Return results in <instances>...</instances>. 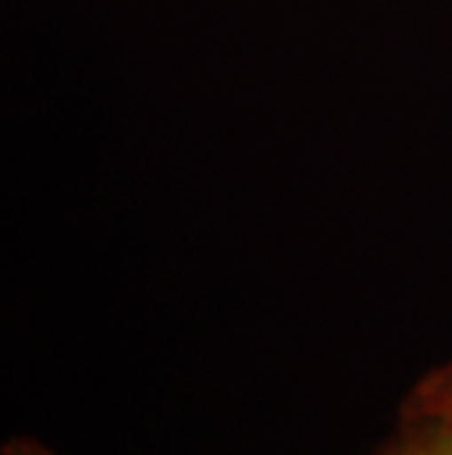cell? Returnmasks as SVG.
Instances as JSON below:
<instances>
[{"mask_svg": "<svg viewBox=\"0 0 452 455\" xmlns=\"http://www.w3.org/2000/svg\"><path fill=\"white\" fill-rule=\"evenodd\" d=\"M400 418H423L452 432V358L429 371L402 403Z\"/></svg>", "mask_w": 452, "mask_h": 455, "instance_id": "cell-1", "label": "cell"}, {"mask_svg": "<svg viewBox=\"0 0 452 455\" xmlns=\"http://www.w3.org/2000/svg\"><path fill=\"white\" fill-rule=\"evenodd\" d=\"M368 455H452V432L423 418H400L397 432Z\"/></svg>", "mask_w": 452, "mask_h": 455, "instance_id": "cell-2", "label": "cell"}, {"mask_svg": "<svg viewBox=\"0 0 452 455\" xmlns=\"http://www.w3.org/2000/svg\"><path fill=\"white\" fill-rule=\"evenodd\" d=\"M0 455H56V452H51L44 443L30 441V438H12Z\"/></svg>", "mask_w": 452, "mask_h": 455, "instance_id": "cell-3", "label": "cell"}]
</instances>
